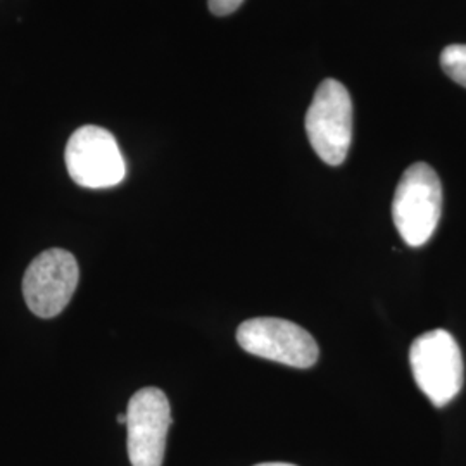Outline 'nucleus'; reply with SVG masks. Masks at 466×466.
Here are the masks:
<instances>
[{"mask_svg":"<svg viewBox=\"0 0 466 466\" xmlns=\"http://www.w3.org/2000/svg\"><path fill=\"white\" fill-rule=\"evenodd\" d=\"M306 134L318 157L330 167L346 161L352 140V100L337 80L321 82L306 115Z\"/></svg>","mask_w":466,"mask_h":466,"instance_id":"obj_3","label":"nucleus"},{"mask_svg":"<svg viewBox=\"0 0 466 466\" xmlns=\"http://www.w3.org/2000/svg\"><path fill=\"white\" fill-rule=\"evenodd\" d=\"M80 280L76 258L65 249L38 254L23 279V296L30 311L40 318H54L69 304Z\"/></svg>","mask_w":466,"mask_h":466,"instance_id":"obj_6","label":"nucleus"},{"mask_svg":"<svg viewBox=\"0 0 466 466\" xmlns=\"http://www.w3.org/2000/svg\"><path fill=\"white\" fill-rule=\"evenodd\" d=\"M117 423L127 425V413H119V415H117Z\"/></svg>","mask_w":466,"mask_h":466,"instance_id":"obj_10","label":"nucleus"},{"mask_svg":"<svg viewBox=\"0 0 466 466\" xmlns=\"http://www.w3.org/2000/svg\"><path fill=\"white\" fill-rule=\"evenodd\" d=\"M441 66L452 82L466 88V46L454 44L442 50Z\"/></svg>","mask_w":466,"mask_h":466,"instance_id":"obj_8","label":"nucleus"},{"mask_svg":"<svg viewBox=\"0 0 466 466\" xmlns=\"http://www.w3.org/2000/svg\"><path fill=\"white\" fill-rule=\"evenodd\" d=\"M237 342L252 356L292 368L317 363V340L302 327L282 318H252L237 330Z\"/></svg>","mask_w":466,"mask_h":466,"instance_id":"obj_5","label":"nucleus"},{"mask_svg":"<svg viewBox=\"0 0 466 466\" xmlns=\"http://www.w3.org/2000/svg\"><path fill=\"white\" fill-rule=\"evenodd\" d=\"M171 408L157 387L135 392L127 408V448L132 466H161L167 452Z\"/></svg>","mask_w":466,"mask_h":466,"instance_id":"obj_7","label":"nucleus"},{"mask_svg":"<svg viewBox=\"0 0 466 466\" xmlns=\"http://www.w3.org/2000/svg\"><path fill=\"white\" fill-rule=\"evenodd\" d=\"M256 466H296V465H290V463H261V465H256Z\"/></svg>","mask_w":466,"mask_h":466,"instance_id":"obj_11","label":"nucleus"},{"mask_svg":"<svg viewBox=\"0 0 466 466\" xmlns=\"http://www.w3.org/2000/svg\"><path fill=\"white\" fill-rule=\"evenodd\" d=\"M66 167L75 184L85 188H109L127 177V163L116 138L106 128L86 125L69 137Z\"/></svg>","mask_w":466,"mask_h":466,"instance_id":"obj_4","label":"nucleus"},{"mask_svg":"<svg viewBox=\"0 0 466 466\" xmlns=\"http://www.w3.org/2000/svg\"><path fill=\"white\" fill-rule=\"evenodd\" d=\"M244 0H208L209 9L215 16H228L235 13Z\"/></svg>","mask_w":466,"mask_h":466,"instance_id":"obj_9","label":"nucleus"},{"mask_svg":"<svg viewBox=\"0 0 466 466\" xmlns=\"http://www.w3.org/2000/svg\"><path fill=\"white\" fill-rule=\"evenodd\" d=\"M442 215V185L427 163H415L404 171L392 200V218L402 240L421 248L432 238Z\"/></svg>","mask_w":466,"mask_h":466,"instance_id":"obj_1","label":"nucleus"},{"mask_svg":"<svg viewBox=\"0 0 466 466\" xmlns=\"http://www.w3.org/2000/svg\"><path fill=\"white\" fill-rule=\"evenodd\" d=\"M410 365L420 390L437 408L450 404L463 387L461 350L446 330H431L415 339L410 350Z\"/></svg>","mask_w":466,"mask_h":466,"instance_id":"obj_2","label":"nucleus"}]
</instances>
